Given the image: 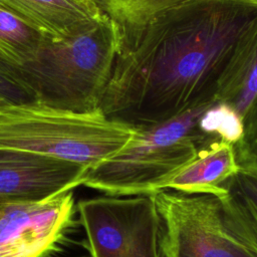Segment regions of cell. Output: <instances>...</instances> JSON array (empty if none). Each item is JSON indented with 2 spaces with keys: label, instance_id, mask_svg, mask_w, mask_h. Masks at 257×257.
<instances>
[{
  "label": "cell",
  "instance_id": "6da1fadb",
  "mask_svg": "<svg viewBox=\"0 0 257 257\" xmlns=\"http://www.w3.org/2000/svg\"><path fill=\"white\" fill-rule=\"evenodd\" d=\"M257 0H186L120 46L100 108L133 127L216 102Z\"/></svg>",
  "mask_w": 257,
  "mask_h": 257
},
{
  "label": "cell",
  "instance_id": "7a4b0ae2",
  "mask_svg": "<svg viewBox=\"0 0 257 257\" xmlns=\"http://www.w3.org/2000/svg\"><path fill=\"white\" fill-rule=\"evenodd\" d=\"M120 47L113 22L102 16L64 38L45 36L36 56L16 68L36 101L87 112L100 108Z\"/></svg>",
  "mask_w": 257,
  "mask_h": 257
},
{
  "label": "cell",
  "instance_id": "3957f363",
  "mask_svg": "<svg viewBox=\"0 0 257 257\" xmlns=\"http://www.w3.org/2000/svg\"><path fill=\"white\" fill-rule=\"evenodd\" d=\"M213 103L161 123L135 127L119 152L88 170L82 186L110 196L151 194L165 189L174 176L221 140L202 131L199 124L203 112Z\"/></svg>",
  "mask_w": 257,
  "mask_h": 257
},
{
  "label": "cell",
  "instance_id": "277c9868",
  "mask_svg": "<svg viewBox=\"0 0 257 257\" xmlns=\"http://www.w3.org/2000/svg\"><path fill=\"white\" fill-rule=\"evenodd\" d=\"M135 127L101 108L77 112L31 101L0 107V149L95 167L119 152Z\"/></svg>",
  "mask_w": 257,
  "mask_h": 257
},
{
  "label": "cell",
  "instance_id": "5b68a950",
  "mask_svg": "<svg viewBox=\"0 0 257 257\" xmlns=\"http://www.w3.org/2000/svg\"><path fill=\"white\" fill-rule=\"evenodd\" d=\"M76 211L90 257H166L155 193L83 199Z\"/></svg>",
  "mask_w": 257,
  "mask_h": 257
},
{
  "label": "cell",
  "instance_id": "8992f818",
  "mask_svg": "<svg viewBox=\"0 0 257 257\" xmlns=\"http://www.w3.org/2000/svg\"><path fill=\"white\" fill-rule=\"evenodd\" d=\"M155 197L166 257H257L229 229L220 196L163 189Z\"/></svg>",
  "mask_w": 257,
  "mask_h": 257
},
{
  "label": "cell",
  "instance_id": "52a82bcc",
  "mask_svg": "<svg viewBox=\"0 0 257 257\" xmlns=\"http://www.w3.org/2000/svg\"><path fill=\"white\" fill-rule=\"evenodd\" d=\"M72 191L40 202L7 203L0 214V257H47L75 213Z\"/></svg>",
  "mask_w": 257,
  "mask_h": 257
},
{
  "label": "cell",
  "instance_id": "ba28073f",
  "mask_svg": "<svg viewBox=\"0 0 257 257\" xmlns=\"http://www.w3.org/2000/svg\"><path fill=\"white\" fill-rule=\"evenodd\" d=\"M89 168L39 154L0 149V201L31 203L83 185Z\"/></svg>",
  "mask_w": 257,
  "mask_h": 257
},
{
  "label": "cell",
  "instance_id": "9c48e42d",
  "mask_svg": "<svg viewBox=\"0 0 257 257\" xmlns=\"http://www.w3.org/2000/svg\"><path fill=\"white\" fill-rule=\"evenodd\" d=\"M50 38H64L86 28L102 14L91 0H0Z\"/></svg>",
  "mask_w": 257,
  "mask_h": 257
},
{
  "label": "cell",
  "instance_id": "30bf717a",
  "mask_svg": "<svg viewBox=\"0 0 257 257\" xmlns=\"http://www.w3.org/2000/svg\"><path fill=\"white\" fill-rule=\"evenodd\" d=\"M217 101L230 105L244 124L257 114V22L231 59L221 80Z\"/></svg>",
  "mask_w": 257,
  "mask_h": 257
},
{
  "label": "cell",
  "instance_id": "8fae6325",
  "mask_svg": "<svg viewBox=\"0 0 257 257\" xmlns=\"http://www.w3.org/2000/svg\"><path fill=\"white\" fill-rule=\"evenodd\" d=\"M239 169L233 145L220 140L174 176L165 189L221 197L226 193L222 185Z\"/></svg>",
  "mask_w": 257,
  "mask_h": 257
},
{
  "label": "cell",
  "instance_id": "7c38bea8",
  "mask_svg": "<svg viewBox=\"0 0 257 257\" xmlns=\"http://www.w3.org/2000/svg\"><path fill=\"white\" fill-rule=\"evenodd\" d=\"M118 30L120 46L136 37L153 20L186 0H91ZM120 48V47H119Z\"/></svg>",
  "mask_w": 257,
  "mask_h": 257
},
{
  "label": "cell",
  "instance_id": "4fadbf2b",
  "mask_svg": "<svg viewBox=\"0 0 257 257\" xmlns=\"http://www.w3.org/2000/svg\"><path fill=\"white\" fill-rule=\"evenodd\" d=\"M45 35L0 5V63L19 68L37 54Z\"/></svg>",
  "mask_w": 257,
  "mask_h": 257
},
{
  "label": "cell",
  "instance_id": "5bb4252c",
  "mask_svg": "<svg viewBox=\"0 0 257 257\" xmlns=\"http://www.w3.org/2000/svg\"><path fill=\"white\" fill-rule=\"evenodd\" d=\"M199 124L205 133L232 145L242 139L245 131L243 118L230 105L218 101L203 112Z\"/></svg>",
  "mask_w": 257,
  "mask_h": 257
},
{
  "label": "cell",
  "instance_id": "9a60e30c",
  "mask_svg": "<svg viewBox=\"0 0 257 257\" xmlns=\"http://www.w3.org/2000/svg\"><path fill=\"white\" fill-rule=\"evenodd\" d=\"M221 198L229 229L257 256V216L226 193Z\"/></svg>",
  "mask_w": 257,
  "mask_h": 257
},
{
  "label": "cell",
  "instance_id": "2e32d148",
  "mask_svg": "<svg viewBox=\"0 0 257 257\" xmlns=\"http://www.w3.org/2000/svg\"><path fill=\"white\" fill-rule=\"evenodd\" d=\"M35 100L34 92L17 69L0 63V107Z\"/></svg>",
  "mask_w": 257,
  "mask_h": 257
},
{
  "label": "cell",
  "instance_id": "e0dca14e",
  "mask_svg": "<svg viewBox=\"0 0 257 257\" xmlns=\"http://www.w3.org/2000/svg\"><path fill=\"white\" fill-rule=\"evenodd\" d=\"M226 194L257 216V173L239 169L223 185Z\"/></svg>",
  "mask_w": 257,
  "mask_h": 257
},
{
  "label": "cell",
  "instance_id": "ac0fdd59",
  "mask_svg": "<svg viewBox=\"0 0 257 257\" xmlns=\"http://www.w3.org/2000/svg\"><path fill=\"white\" fill-rule=\"evenodd\" d=\"M233 148L239 168L257 173V114L245 124L242 139Z\"/></svg>",
  "mask_w": 257,
  "mask_h": 257
},
{
  "label": "cell",
  "instance_id": "d6986e66",
  "mask_svg": "<svg viewBox=\"0 0 257 257\" xmlns=\"http://www.w3.org/2000/svg\"><path fill=\"white\" fill-rule=\"evenodd\" d=\"M6 204H7V203H5V202H2V201H0V214H1L2 210L4 209V207L6 206Z\"/></svg>",
  "mask_w": 257,
  "mask_h": 257
}]
</instances>
